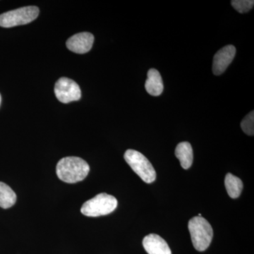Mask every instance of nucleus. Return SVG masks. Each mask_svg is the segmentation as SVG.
I'll return each mask as SVG.
<instances>
[{"label": "nucleus", "instance_id": "nucleus-14", "mask_svg": "<svg viewBox=\"0 0 254 254\" xmlns=\"http://www.w3.org/2000/svg\"><path fill=\"white\" fill-rule=\"evenodd\" d=\"M241 127L246 134L249 136L254 135V112L252 111L242 120Z\"/></svg>", "mask_w": 254, "mask_h": 254}, {"label": "nucleus", "instance_id": "nucleus-4", "mask_svg": "<svg viewBox=\"0 0 254 254\" xmlns=\"http://www.w3.org/2000/svg\"><path fill=\"white\" fill-rule=\"evenodd\" d=\"M125 159L133 171L145 183H153L155 181L156 172L153 165L140 152L132 149L127 150L125 153Z\"/></svg>", "mask_w": 254, "mask_h": 254}, {"label": "nucleus", "instance_id": "nucleus-11", "mask_svg": "<svg viewBox=\"0 0 254 254\" xmlns=\"http://www.w3.org/2000/svg\"><path fill=\"white\" fill-rule=\"evenodd\" d=\"M175 155L180 160L182 168L188 170L193 163V154L191 145L189 142H182L177 145Z\"/></svg>", "mask_w": 254, "mask_h": 254}, {"label": "nucleus", "instance_id": "nucleus-3", "mask_svg": "<svg viewBox=\"0 0 254 254\" xmlns=\"http://www.w3.org/2000/svg\"><path fill=\"white\" fill-rule=\"evenodd\" d=\"M118 206V200L106 193H99L82 205V214L88 217H99L113 212Z\"/></svg>", "mask_w": 254, "mask_h": 254}, {"label": "nucleus", "instance_id": "nucleus-9", "mask_svg": "<svg viewBox=\"0 0 254 254\" xmlns=\"http://www.w3.org/2000/svg\"><path fill=\"white\" fill-rule=\"evenodd\" d=\"M143 246L148 254H172L166 241L156 234H150L145 237Z\"/></svg>", "mask_w": 254, "mask_h": 254}, {"label": "nucleus", "instance_id": "nucleus-5", "mask_svg": "<svg viewBox=\"0 0 254 254\" xmlns=\"http://www.w3.org/2000/svg\"><path fill=\"white\" fill-rule=\"evenodd\" d=\"M39 11V9L34 6H25L7 11L0 14V26L12 28L28 24L38 17Z\"/></svg>", "mask_w": 254, "mask_h": 254}, {"label": "nucleus", "instance_id": "nucleus-12", "mask_svg": "<svg viewBox=\"0 0 254 254\" xmlns=\"http://www.w3.org/2000/svg\"><path fill=\"white\" fill-rule=\"evenodd\" d=\"M225 185L227 193L232 198H237L243 190V182L239 177L231 173H227L225 179Z\"/></svg>", "mask_w": 254, "mask_h": 254}, {"label": "nucleus", "instance_id": "nucleus-13", "mask_svg": "<svg viewBox=\"0 0 254 254\" xmlns=\"http://www.w3.org/2000/svg\"><path fill=\"white\" fill-rule=\"evenodd\" d=\"M16 201V195L11 187L0 182V207L4 209L11 208Z\"/></svg>", "mask_w": 254, "mask_h": 254}, {"label": "nucleus", "instance_id": "nucleus-7", "mask_svg": "<svg viewBox=\"0 0 254 254\" xmlns=\"http://www.w3.org/2000/svg\"><path fill=\"white\" fill-rule=\"evenodd\" d=\"M236 55V48L230 45L217 52L213 58V72L216 76L225 72Z\"/></svg>", "mask_w": 254, "mask_h": 254}, {"label": "nucleus", "instance_id": "nucleus-6", "mask_svg": "<svg viewBox=\"0 0 254 254\" xmlns=\"http://www.w3.org/2000/svg\"><path fill=\"white\" fill-rule=\"evenodd\" d=\"M55 94L59 101L65 104L81 98V88L77 83L65 77L60 78L55 83Z\"/></svg>", "mask_w": 254, "mask_h": 254}, {"label": "nucleus", "instance_id": "nucleus-8", "mask_svg": "<svg viewBox=\"0 0 254 254\" xmlns=\"http://www.w3.org/2000/svg\"><path fill=\"white\" fill-rule=\"evenodd\" d=\"M94 36L88 32L77 33L68 38L66 47L70 51L77 54H85L91 50Z\"/></svg>", "mask_w": 254, "mask_h": 254}, {"label": "nucleus", "instance_id": "nucleus-10", "mask_svg": "<svg viewBox=\"0 0 254 254\" xmlns=\"http://www.w3.org/2000/svg\"><path fill=\"white\" fill-rule=\"evenodd\" d=\"M145 88L146 91L153 96H159L163 93L164 88L163 79L158 70L150 68L148 71Z\"/></svg>", "mask_w": 254, "mask_h": 254}, {"label": "nucleus", "instance_id": "nucleus-2", "mask_svg": "<svg viewBox=\"0 0 254 254\" xmlns=\"http://www.w3.org/2000/svg\"><path fill=\"white\" fill-rule=\"evenodd\" d=\"M193 247L198 252L206 250L211 243L213 230L208 220L203 217H193L188 224Z\"/></svg>", "mask_w": 254, "mask_h": 254}, {"label": "nucleus", "instance_id": "nucleus-15", "mask_svg": "<svg viewBox=\"0 0 254 254\" xmlns=\"http://www.w3.org/2000/svg\"><path fill=\"white\" fill-rule=\"evenodd\" d=\"M232 6L241 14L248 12L253 8L254 0H233L231 1Z\"/></svg>", "mask_w": 254, "mask_h": 254}, {"label": "nucleus", "instance_id": "nucleus-1", "mask_svg": "<svg viewBox=\"0 0 254 254\" xmlns=\"http://www.w3.org/2000/svg\"><path fill=\"white\" fill-rule=\"evenodd\" d=\"M90 171V167L84 160L78 157H66L57 165L56 173L60 180L68 184L83 181Z\"/></svg>", "mask_w": 254, "mask_h": 254}, {"label": "nucleus", "instance_id": "nucleus-16", "mask_svg": "<svg viewBox=\"0 0 254 254\" xmlns=\"http://www.w3.org/2000/svg\"><path fill=\"white\" fill-rule=\"evenodd\" d=\"M1 95H0V105H1Z\"/></svg>", "mask_w": 254, "mask_h": 254}]
</instances>
